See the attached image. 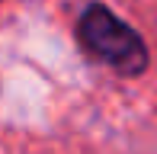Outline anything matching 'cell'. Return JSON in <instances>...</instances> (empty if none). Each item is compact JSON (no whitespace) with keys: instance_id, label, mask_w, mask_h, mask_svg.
Returning a JSON list of instances; mask_svg holds the SVG:
<instances>
[{"instance_id":"1","label":"cell","mask_w":157,"mask_h":154,"mask_svg":"<svg viewBox=\"0 0 157 154\" xmlns=\"http://www.w3.org/2000/svg\"><path fill=\"white\" fill-rule=\"evenodd\" d=\"M77 39L87 55H93L96 61L109 64L119 74H141L147 67L144 39L103 3L87 6V13L77 23Z\"/></svg>"}]
</instances>
